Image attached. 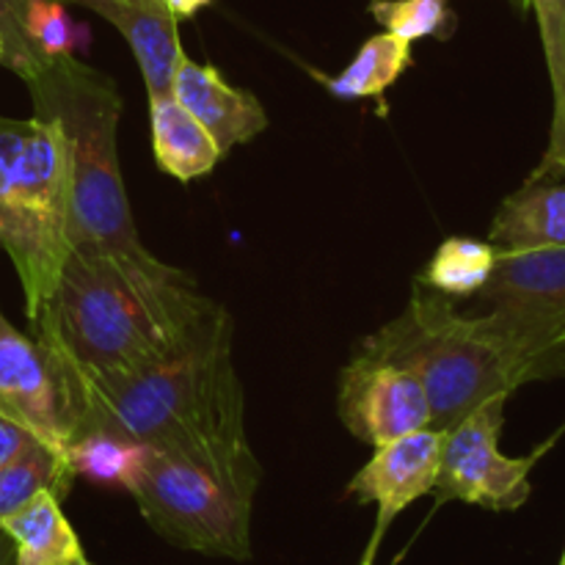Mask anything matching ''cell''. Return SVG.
<instances>
[{"label": "cell", "mask_w": 565, "mask_h": 565, "mask_svg": "<svg viewBox=\"0 0 565 565\" xmlns=\"http://www.w3.org/2000/svg\"><path fill=\"white\" fill-rule=\"evenodd\" d=\"M541 28L546 70L552 83L550 147L535 171L565 177V0H530Z\"/></svg>", "instance_id": "cell-20"}, {"label": "cell", "mask_w": 565, "mask_h": 565, "mask_svg": "<svg viewBox=\"0 0 565 565\" xmlns=\"http://www.w3.org/2000/svg\"><path fill=\"white\" fill-rule=\"evenodd\" d=\"M152 447L125 436L92 430L81 434L66 445V458L75 478H86L97 486L132 491L149 461Z\"/></svg>", "instance_id": "cell-19"}, {"label": "cell", "mask_w": 565, "mask_h": 565, "mask_svg": "<svg viewBox=\"0 0 565 565\" xmlns=\"http://www.w3.org/2000/svg\"><path fill=\"white\" fill-rule=\"evenodd\" d=\"M0 565H20V563H17L14 541L6 535L3 527H0Z\"/></svg>", "instance_id": "cell-27"}, {"label": "cell", "mask_w": 565, "mask_h": 565, "mask_svg": "<svg viewBox=\"0 0 565 565\" xmlns=\"http://www.w3.org/2000/svg\"><path fill=\"white\" fill-rule=\"evenodd\" d=\"M489 243L497 252L565 246V177L533 171L505 199L491 221Z\"/></svg>", "instance_id": "cell-14"}, {"label": "cell", "mask_w": 565, "mask_h": 565, "mask_svg": "<svg viewBox=\"0 0 565 565\" xmlns=\"http://www.w3.org/2000/svg\"><path fill=\"white\" fill-rule=\"evenodd\" d=\"M232 340L235 323L218 303L169 356L86 386L75 397L72 439L105 430L163 450L246 436Z\"/></svg>", "instance_id": "cell-2"}, {"label": "cell", "mask_w": 565, "mask_h": 565, "mask_svg": "<svg viewBox=\"0 0 565 565\" xmlns=\"http://www.w3.org/2000/svg\"><path fill=\"white\" fill-rule=\"evenodd\" d=\"M563 375H565V362H563Z\"/></svg>", "instance_id": "cell-31"}, {"label": "cell", "mask_w": 565, "mask_h": 565, "mask_svg": "<svg viewBox=\"0 0 565 565\" xmlns=\"http://www.w3.org/2000/svg\"><path fill=\"white\" fill-rule=\"evenodd\" d=\"M0 527L14 541L20 565H92L61 511V500L50 491L33 497Z\"/></svg>", "instance_id": "cell-16"}, {"label": "cell", "mask_w": 565, "mask_h": 565, "mask_svg": "<svg viewBox=\"0 0 565 565\" xmlns=\"http://www.w3.org/2000/svg\"><path fill=\"white\" fill-rule=\"evenodd\" d=\"M362 565H373V557H364Z\"/></svg>", "instance_id": "cell-29"}, {"label": "cell", "mask_w": 565, "mask_h": 565, "mask_svg": "<svg viewBox=\"0 0 565 565\" xmlns=\"http://www.w3.org/2000/svg\"><path fill=\"white\" fill-rule=\"evenodd\" d=\"M33 0H0V33H3L6 42V64L11 72L22 77V81H31L42 64L36 61V55L31 53L25 39V20L28 11H31Z\"/></svg>", "instance_id": "cell-24"}, {"label": "cell", "mask_w": 565, "mask_h": 565, "mask_svg": "<svg viewBox=\"0 0 565 565\" xmlns=\"http://www.w3.org/2000/svg\"><path fill=\"white\" fill-rule=\"evenodd\" d=\"M494 259L497 248L491 243L475 237H447L417 281L447 298L475 296L489 281Z\"/></svg>", "instance_id": "cell-21"}, {"label": "cell", "mask_w": 565, "mask_h": 565, "mask_svg": "<svg viewBox=\"0 0 565 565\" xmlns=\"http://www.w3.org/2000/svg\"><path fill=\"white\" fill-rule=\"evenodd\" d=\"M370 14L384 31L417 42L428 36H450V0H370Z\"/></svg>", "instance_id": "cell-23"}, {"label": "cell", "mask_w": 565, "mask_h": 565, "mask_svg": "<svg viewBox=\"0 0 565 565\" xmlns=\"http://www.w3.org/2000/svg\"><path fill=\"white\" fill-rule=\"evenodd\" d=\"M340 419L370 447L430 428V403L414 373L359 351L340 375Z\"/></svg>", "instance_id": "cell-10"}, {"label": "cell", "mask_w": 565, "mask_h": 565, "mask_svg": "<svg viewBox=\"0 0 565 565\" xmlns=\"http://www.w3.org/2000/svg\"><path fill=\"white\" fill-rule=\"evenodd\" d=\"M441 445H445V430L439 428H423L386 441V445L375 447L373 458L348 483V494L353 500H359L362 505L373 502L379 508L373 544L364 557L375 555L390 524L412 502L434 494L436 478H439Z\"/></svg>", "instance_id": "cell-11"}, {"label": "cell", "mask_w": 565, "mask_h": 565, "mask_svg": "<svg viewBox=\"0 0 565 565\" xmlns=\"http://www.w3.org/2000/svg\"><path fill=\"white\" fill-rule=\"evenodd\" d=\"M72 480L75 472L64 447L33 441L20 456L0 467V524L44 491L64 500L72 489Z\"/></svg>", "instance_id": "cell-18"}, {"label": "cell", "mask_w": 565, "mask_h": 565, "mask_svg": "<svg viewBox=\"0 0 565 565\" xmlns=\"http://www.w3.org/2000/svg\"><path fill=\"white\" fill-rule=\"evenodd\" d=\"M263 467L246 436L199 447H152L132 500L149 527L180 550L252 557V511Z\"/></svg>", "instance_id": "cell-5"}, {"label": "cell", "mask_w": 565, "mask_h": 565, "mask_svg": "<svg viewBox=\"0 0 565 565\" xmlns=\"http://www.w3.org/2000/svg\"><path fill=\"white\" fill-rule=\"evenodd\" d=\"M163 3L169 6L177 20H185V17H193L199 9H204L210 0H163Z\"/></svg>", "instance_id": "cell-26"}, {"label": "cell", "mask_w": 565, "mask_h": 565, "mask_svg": "<svg viewBox=\"0 0 565 565\" xmlns=\"http://www.w3.org/2000/svg\"><path fill=\"white\" fill-rule=\"evenodd\" d=\"M86 28L66 14L64 0H33L25 20V39L39 64L75 55V50L86 47Z\"/></svg>", "instance_id": "cell-22"}, {"label": "cell", "mask_w": 565, "mask_h": 565, "mask_svg": "<svg viewBox=\"0 0 565 565\" xmlns=\"http://www.w3.org/2000/svg\"><path fill=\"white\" fill-rule=\"evenodd\" d=\"M171 94L202 121L224 154L268 127L265 108L252 92L232 86L215 66L196 64L188 55L177 66Z\"/></svg>", "instance_id": "cell-12"}, {"label": "cell", "mask_w": 565, "mask_h": 565, "mask_svg": "<svg viewBox=\"0 0 565 565\" xmlns=\"http://www.w3.org/2000/svg\"><path fill=\"white\" fill-rule=\"evenodd\" d=\"M149 125H152L154 160L174 180H199L224 158L215 138L171 92L149 94Z\"/></svg>", "instance_id": "cell-15"}, {"label": "cell", "mask_w": 565, "mask_h": 565, "mask_svg": "<svg viewBox=\"0 0 565 565\" xmlns=\"http://www.w3.org/2000/svg\"><path fill=\"white\" fill-rule=\"evenodd\" d=\"M0 414L39 441L64 447L75 434L72 395L55 359L36 337L17 331L0 312Z\"/></svg>", "instance_id": "cell-9"}, {"label": "cell", "mask_w": 565, "mask_h": 565, "mask_svg": "<svg viewBox=\"0 0 565 565\" xmlns=\"http://www.w3.org/2000/svg\"><path fill=\"white\" fill-rule=\"evenodd\" d=\"M505 403L508 397H494L445 430L439 478L434 489L436 500H458L497 513L519 511L530 500V472L555 445L557 436L524 458L505 456L500 450Z\"/></svg>", "instance_id": "cell-8"}, {"label": "cell", "mask_w": 565, "mask_h": 565, "mask_svg": "<svg viewBox=\"0 0 565 565\" xmlns=\"http://www.w3.org/2000/svg\"><path fill=\"white\" fill-rule=\"evenodd\" d=\"M25 83L33 116L53 121L64 138L72 248L138 246L141 241L116 152V127L125 105L114 77L75 55H61Z\"/></svg>", "instance_id": "cell-4"}, {"label": "cell", "mask_w": 565, "mask_h": 565, "mask_svg": "<svg viewBox=\"0 0 565 565\" xmlns=\"http://www.w3.org/2000/svg\"><path fill=\"white\" fill-rule=\"evenodd\" d=\"M108 20L130 44L149 94H169L177 66L185 58L180 28L163 0H64Z\"/></svg>", "instance_id": "cell-13"}, {"label": "cell", "mask_w": 565, "mask_h": 565, "mask_svg": "<svg viewBox=\"0 0 565 565\" xmlns=\"http://www.w3.org/2000/svg\"><path fill=\"white\" fill-rule=\"evenodd\" d=\"M70 196L58 127L42 116H0V248L20 276L28 320L47 301L72 252Z\"/></svg>", "instance_id": "cell-6"}, {"label": "cell", "mask_w": 565, "mask_h": 565, "mask_svg": "<svg viewBox=\"0 0 565 565\" xmlns=\"http://www.w3.org/2000/svg\"><path fill=\"white\" fill-rule=\"evenodd\" d=\"M0 64H6V42H3V33H0Z\"/></svg>", "instance_id": "cell-28"}, {"label": "cell", "mask_w": 565, "mask_h": 565, "mask_svg": "<svg viewBox=\"0 0 565 565\" xmlns=\"http://www.w3.org/2000/svg\"><path fill=\"white\" fill-rule=\"evenodd\" d=\"M362 353L417 375L430 403V428L439 430L530 384L522 359L483 315H461L450 298L419 281H414L408 307L370 334Z\"/></svg>", "instance_id": "cell-3"}, {"label": "cell", "mask_w": 565, "mask_h": 565, "mask_svg": "<svg viewBox=\"0 0 565 565\" xmlns=\"http://www.w3.org/2000/svg\"><path fill=\"white\" fill-rule=\"evenodd\" d=\"M215 307L191 274L143 243L72 248L31 326L70 384L75 417V397L86 386L169 356Z\"/></svg>", "instance_id": "cell-1"}, {"label": "cell", "mask_w": 565, "mask_h": 565, "mask_svg": "<svg viewBox=\"0 0 565 565\" xmlns=\"http://www.w3.org/2000/svg\"><path fill=\"white\" fill-rule=\"evenodd\" d=\"M33 441L39 439L31 430H25L20 423H14V419L0 414V467L9 463L14 456H20V452L25 450V447H31Z\"/></svg>", "instance_id": "cell-25"}, {"label": "cell", "mask_w": 565, "mask_h": 565, "mask_svg": "<svg viewBox=\"0 0 565 565\" xmlns=\"http://www.w3.org/2000/svg\"><path fill=\"white\" fill-rule=\"evenodd\" d=\"M561 565H565V552H563V561H561Z\"/></svg>", "instance_id": "cell-30"}, {"label": "cell", "mask_w": 565, "mask_h": 565, "mask_svg": "<svg viewBox=\"0 0 565 565\" xmlns=\"http://www.w3.org/2000/svg\"><path fill=\"white\" fill-rule=\"evenodd\" d=\"M412 64V42L384 31L379 36H370L340 75L320 77V83L334 97L342 99L373 97L381 105V114H386L384 92L390 86H395L397 77Z\"/></svg>", "instance_id": "cell-17"}, {"label": "cell", "mask_w": 565, "mask_h": 565, "mask_svg": "<svg viewBox=\"0 0 565 565\" xmlns=\"http://www.w3.org/2000/svg\"><path fill=\"white\" fill-rule=\"evenodd\" d=\"M478 301L483 318L527 367L530 381L563 375L565 246L497 252Z\"/></svg>", "instance_id": "cell-7"}]
</instances>
